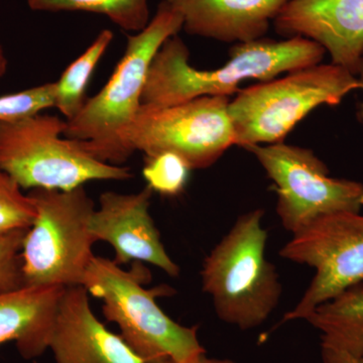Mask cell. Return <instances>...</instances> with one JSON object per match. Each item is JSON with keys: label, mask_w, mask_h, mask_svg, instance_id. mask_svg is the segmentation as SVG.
I'll return each instance as SVG.
<instances>
[{"label": "cell", "mask_w": 363, "mask_h": 363, "mask_svg": "<svg viewBox=\"0 0 363 363\" xmlns=\"http://www.w3.org/2000/svg\"><path fill=\"white\" fill-rule=\"evenodd\" d=\"M67 121L49 114L0 123V169L21 189L70 191L91 181L133 178L128 167L91 156L64 136Z\"/></svg>", "instance_id": "5"}, {"label": "cell", "mask_w": 363, "mask_h": 363, "mask_svg": "<svg viewBox=\"0 0 363 363\" xmlns=\"http://www.w3.org/2000/svg\"><path fill=\"white\" fill-rule=\"evenodd\" d=\"M183 18L167 0L157 6L149 25L128 35L125 52L106 85L86 99L82 109L67 121L64 136L80 140L88 152L104 162H126L119 136L142 106V95L152 59L164 43L178 35Z\"/></svg>", "instance_id": "3"}, {"label": "cell", "mask_w": 363, "mask_h": 363, "mask_svg": "<svg viewBox=\"0 0 363 363\" xmlns=\"http://www.w3.org/2000/svg\"><path fill=\"white\" fill-rule=\"evenodd\" d=\"M56 82L0 96V123H13L55 107Z\"/></svg>", "instance_id": "21"}, {"label": "cell", "mask_w": 363, "mask_h": 363, "mask_svg": "<svg viewBox=\"0 0 363 363\" xmlns=\"http://www.w3.org/2000/svg\"><path fill=\"white\" fill-rule=\"evenodd\" d=\"M321 357L323 363H363V357L323 343H321Z\"/></svg>", "instance_id": "23"}, {"label": "cell", "mask_w": 363, "mask_h": 363, "mask_svg": "<svg viewBox=\"0 0 363 363\" xmlns=\"http://www.w3.org/2000/svg\"><path fill=\"white\" fill-rule=\"evenodd\" d=\"M257 157L278 192V213L293 234L312 222L337 212H360L363 184L332 178L311 150L284 142L245 147Z\"/></svg>", "instance_id": "9"}, {"label": "cell", "mask_w": 363, "mask_h": 363, "mask_svg": "<svg viewBox=\"0 0 363 363\" xmlns=\"http://www.w3.org/2000/svg\"><path fill=\"white\" fill-rule=\"evenodd\" d=\"M113 40V33L104 30L87 50L62 74L56 82L55 107L66 121H71L82 109L86 101L85 91L93 71Z\"/></svg>", "instance_id": "17"}, {"label": "cell", "mask_w": 363, "mask_h": 363, "mask_svg": "<svg viewBox=\"0 0 363 363\" xmlns=\"http://www.w3.org/2000/svg\"><path fill=\"white\" fill-rule=\"evenodd\" d=\"M358 89L357 75L333 63H320L240 90L228 105L235 145L245 149L283 142L315 108L340 104Z\"/></svg>", "instance_id": "6"}, {"label": "cell", "mask_w": 363, "mask_h": 363, "mask_svg": "<svg viewBox=\"0 0 363 363\" xmlns=\"http://www.w3.org/2000/svg\"><path fill=\"white\" fill-rule=\"evenodd\" d=\"M305 320L321 331V343L363 357V283L318 306Z\"/></svg>", "instance_id": "16"}, {"label": "cell", "mask_w": 363, "mask_h": 363, "mask_svg": "<svg viewBox=\"0 0 363 363\" xmlns=\"http://www.w3.org/2000/svg\"><path fill=\"white\" fill-rule=\"evenodd\" d=\"M28 4L37 11L102 14L128 32H140L150 21L149 0H28Z\"/></svg>", "instance_id": "18"}, {"label": "cell", "mask_w": 363, "mask_h": 363, "mask_svg": "<svg viewBox=\"0 0 363 363\" xmlns=\"http://www.w3.org/2000/svg\"><path fill=\"white\" fill-rule=\"evenodd\" d=\"M66 288H23L0 294V346L13 341L26 360L49 350L60 300Z\"/></svg>", "instance_id": "15"}, {"label": "cell", "mask_w": 363, "mask_h": 363, "mask_svg": "<svg viewBox=\"0 0 363 363\" xmlns=\"http://www.w3.org/2000/svg\"><path fill=\"white\" fill-rule=\"evenodd\" d=\"M264 210L241 215L203 262V292L222 321L250 330L264 324L278 306L281 285L266 257Z\"/></svg>", "instance_id": "4"}, {"label": "cell", "mask_w": 363, "mask_h": 363, "mask_svg": "<svg viewBox=\"0 0 363 363\" xmlns=\"http://www.w3.org/2000/svg\"><path fill=\"white\" fill-rule=\"evenodd\" d=\"M227 96H203L166 107L142 105L119 136L126 161L135 152L145 157L173 152L192 169H207L235 145Z\"/></svg>", "instance_id": "8"}, {"label": "cell", "mask_w": 363, "mask_h": 363, "mask_svg": "<svg viewBox=\"0 0 363 363\" xmlns=\"http://www.w3.org/2000/svg\"><path fill=\"white\" fill-rule=\"evenodd\" d=\"M152 193L147 186L133 194L102 193L99 208L91 218L90 231L97 241L111 245L116 252L114 262L118 266L147 262L176 278L180 267L167 252L150 214Z\"/></svg>", "instance_id": "11"}, {"label": "cell", "mask_w": 363, "mask_h": 363, "mask_svg": "<svg viewBox=\"0 0 363 363\" xmlns=\"http://www.w3.org/2000/svg\"><path fill=\"white\" fill-rule=\"evenodd\" d=\"M28 229L0 235V294L25 288L23 245Z\"/></svg>", "instance_id": "22"}, {"label": "cell", "mask_w": 363, "mask_h": 363, "mask_svg": "<svg viewBox=\"0 0 363 363\" xmlns=\"http://www.w3.org/2000/svg\"><path fill=\"white\" fill-rule=\"evenodd\" d=\"M363 59V58H362Z\"/></svg>", "instance_id": "27"}, {"label": "cell", "mask_w": 363, "mask_h": 363, "mask_svg": "<svg viewBox=\"0 0 363 363\" xmlns=\"http://www.w3.org/2000/svg\"><path fill=\"white\" fill-rule=\"evenodd\" d=\"M49 350L56 363H145L95 316L83 286L64 291Z\"/></svg>", "instance_id": "13"}, {"label": "cell", "mask_w": 363, "mask_h": 363, "mask_svg": "<svg viewBox=\"0 0 363 363\" xmlns=\"http://www.w3.org/2000/svg\"><path fill=\"white\" fill-rule=\"evenodd\" d=\"M164 363H178L175 362H168ZM186 363H238L234 362V360L227 359V358H211L207 357L206 353L205 354L201 355V357L195 358V359L191 360V362H188Z\"/></svg>", "instance_id": "24"}, {"label": "cell", "mask_w": 363, "mask_h": 363, "mask_svg": "<svg viewBox=\"0 0 363 363\" xmlns=\"http://www.w3.org/2000/svg\"><path fill=\"white\" fill-rule=\"evenodd\" d=\"M37 217L23 245L25 288L82 286L97 242L90 231L95 204L84 186L70 191L33 189Z\"/></svg>", "instance_id": "7"}, {"label": "cell", "mask_w": 363, "mask_h": 363, "mask_svg": "<svg viewBox=\"0 0 363 363\" xmlns=\"http://www.w3.org/2000/svg\"><path fill=\"white\" fill-rule=\"evenodd\" d=\"M152 279L143 262L130 271L107 257L94 255L83 278L82 286L102 302L107 321L118 326L126 344L145 363H186L205 354L198 338V326L177 323L157 303L159 296L175 290L167 286L145 289Z\"/></svg>", "instance_id": "2"}, {"label": "cell", "mask_w": 363, "mask_h": 363, "mask_svg": "<svg viewBox=\"0 0 363 363\" xmlns=\"http://www.w3.org/2000/svg\"><path fill=\"white\" fill-rule=\"evenodd\" d=\"M37 217V208L28 194L0 169V235L28 229Z\"/></svg>", "instance_id": "20"}, {"label": "cell", "mask_w": 363, "mask_h": 363, "mask_svg": "<svg viewBox=\"0 0 363 363\" xmlns=\"http://www.w3.org/2000/svg\"><path fill=\"white\" fill-rule=\"evenodd\" d=\"M274 23L279 35L314 40L332 63L357 75L363 58V0H289Z\"/></svg>", "instance_id": "12"}, {"label": "cell", "mask_w": 363, "mask_h": 363, "mask_svg": "<svg viewBox=\"0 0 363 363\" xmlns=\"http://www.w3.org/2000/svg\"><path fill=\"white\" fill-rule=\"evenodd\" d=\"M192 168L173 152H161L145 157L143 176L152 192L176 197L185 191Z\"/></svg>", "instance_id": "19"}, {"label": "cell", "mask_w": 363, "mask_h": 363, "mask_svg": "<svg viewBox=\"0 0 363 363\" xmlns=\"http://www.w3.org/2000/svg\"><path fill=\"white\" fill-rule=\"evenodd\" d=\"M283 259L316 271L300 302L284 321L305 320L318 306L363 283V215L337 212L321 217L279 250Z\"/></svg>", "instance_id": "10"}, {"label": "cell", "mask_w": 363, "mask_h": 363, "mask_svg": "<svg viewBox=\"0 0 363 363\" xmlns=\"http://www.w3.org/2000/svg\"><path fill=\"white\" fill-rule=\"evenodd\" d=\"M7 66H9V61H7L4 48L0 45V78L4 77V74L6 73Z\"/></svg>", "instance_id": "25"}, {"label": "cell", "mask_w": 363, "mask_h": 363, "mask_svg": "<svg viewBox=\"0 0 363 363\" xmlns=\"http://www.w3.org/2000/svg\"><path fill=\"white\" fill-rule=\"evenodd\" d=\"M357 76L358 81H359L360 89L363 90V59L362 61V65H360V68L359 70H358ZM359 116L363 121V101L362 102V104H360L359 107Z\"/></svg>", "instance_id": "26"}, {"label": "cell", "mask_w": 363, "mask_h": 363, "mask_svg": "<svg viewBox=\"0 0 363 363\" xmlns=\"http://www.w3.org/2000/svg\"><path fill=\"white\" fill-rule=\"evenodd\" d=\"M190 35L224 43L262 39L289 0H167Z\"/></svg>", "instance_id": "14"}, {"label": "cell", "mask_w": 363, "mask_h": 363, "mask_svg": "<svg viewBox=\"0 0 363 363\" xmlns=\"http://www.w3.org/2000/svg\"><path fill=\"white\" fill-rule=\"evenodd\" d=\"M326 51L303 37L238 43L230 59L215 70L190 65L187 45L178 35L169 38L152 59L143 88L142 105L166 107L203 96H230L240 83L255 79L267 82L283 73L321 63Z\"/></svg>", "instance_id": "1"}]
</instances>
